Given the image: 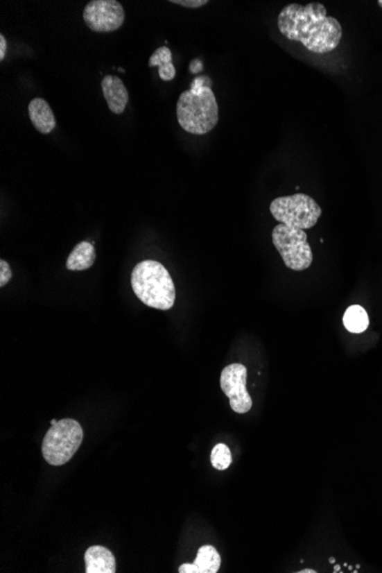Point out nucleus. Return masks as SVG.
I'll list each match as a JSON object with an SVG mask.
<instances>
[{"label":"nucleus","mask_w":382,"mask_h":573,"mask_svg":"<svg viewBox=\"0 0 382 573\" xmlns=\"http://www.w3.org/2000/svg\"><path fill=\"white\" fill-rule=\"evenodd\" d=\"M278 28L288 40L300 42L317 54L332 52L342 38V26L339 21L329 17L327 8L320 3L285 6L278 15Z\"/></svg>","instance_id":"nucleus-1"},{"label":"nucleus","mask_w":382,"mask_h":573,"mask_svg":"<svg viewBox=\"0 0 382 573\" xmlns=\"http://www.w3.org/2000/svg\"><path fill=\"white\" fill-rule=\"evenodd\" d=\"M132 289L141 302L155 309L168 310L175 302V287L163 264L144 260L132 271Z\"/></svg>","instance_id":"nucleus-2"},{"label":"nucleus","mask_w":382,"mask_h":573,"mask_svg":"<svg viewBox=\"0 0 382 573\" xmlns=\"http://www.w3.org/2000/svg\"><path fill=\"white\" fill-rule=\"evenodd\" d=\"M177 116L181 128L188 133H209L219 121V105L212 88L191 86L183 92L177 101Z\"/></svg>","instance_id":"nucleus-3"},{"label":"nucleus","mask_w":382,"mask_h":573,"mask_svg":"<svg viewBox=\"0 0 382 573\" xmlns=\"http://www.w3.org/2000/svg\"><path fill=\"white\" fill-rule=\"evenodd\" d=\"M83 428L78 421L62 419L52 425L44 437L42 452L44 459L52 466L68 463L82 445Z\"/></svg>","instance_id":"nucleus-4"},{"label":"nucleus","mask_w":382,"mask_h":573,"mask_svg":"<svg viewBox=\"0 0 382 573\" xmlns=\"http://www.w3.org/2000/svg\"><path fill=\"white\" fill-rule=\"evenodd\" d=\"M270 212L279 223L306 230L316 225L322 209L311 196L295 194L274 199L270 204Z\"/></svg>","instance_id":"nucleus-5"},{"label":"nucleus","mask_w":382,"mask_h":573,"mask_svg":"<svg viewBox=\"0 0 382 573\" xmlns=\"http://www.w3.org/2000/svg\"><path fill=\"white\" fill-rule=\"evenodd\" d=\"M271 238L288 269L302 271L311 267L314 257L304 230L279 223L272 229Z\"/></svg>","instance_id":"nucleus-6"},{"label":"nucleus","mask_w":382,"mask_h":573,"mask_svg":"<svg viewBox=\"0 0 382 573\" xmlns=\"http://www.w3.org/2000/svg\"><path fill=\"white\" fill-rule=\"evenodd\" d=\"M246 379L248 368L239 363L228 365L221 372L220 386L236 413H248L253 405L252 397L246 389Z\"/></svg>","instance_id":"nucleus-7"},{"label":"nucleus","mask_w":382,"mask_h":573,"mask_svg":"<svg viewBox=\"0 0 382 573\" xmlns=\"http://www.w3.org/2000/svg\"><path fill=\"white\" fill-rule=\"evenodd\" d=\"M83 17L95 33H112L125 21V10L116 0H92L86 5Z\"/></svg>","instance_id":"nucleus-8"},{"label":"nucleus","mask_w":382,"mask_h":573,"mask_svg":"<svg viewBox=\"0 0 382 573\" xmlns=\"http://www.w3.org/2000/svg\"><path fill=\"white\" fill-rule=\"evenodd\" d=\"M102 92L110 110L116 114H123L128 103V92L121 78L107 76L101 83Z\"/></svg>","instance_id":"nucleus-9"},{"label":"nucleus","mask_w":382,"mask_h":573,"mask_svg":"<svg viewBox=\"0 0 382 573\" xmlns=\"http://www.w3.org/2000/svg\"><path fill=\"white\" fill-rule=\"evenodd\" d=\"M86 573H114L116 558L108 548L92 546L85 553Z\"/></svg>","instance_id":"nucleus-10"},{"label":"nucleus","mask_w":382,"mask_h":573,"mask_svg":"<svg viewBox=\"0 0 382 573\" xmlns=\"http://www.w3.org/2000/svg\"><path fill=\"white\" fill-rule=\"evenodd\" d=\"M28 110L31 123L40 133L49 134L55 128V117L49 103L44 99H33L29 103Z\"/></svg>","instance_id":"nucleus-11"},{"label":"nucleus","mask_w":382,"mask_h":573,"mask_svg":"<svg viewBox=\"0 0 382 573\" xmlns=\"http://www.w3.org/2000/svg\"><path fill=\"white\" fill-rule=\"evenodd\" d=\"M95 248L89 241H80L76 245L67 260V269L71 271H82L89 269L94 264Z\"/></svg>","instance_id":"nucleus-12"},{"label":"nucleus","mask_w":382,"mask_h":573,"mask_svg":"<svg viewBox=\"0 0 382 573\" xmlns=\"http://www.w3.org/2000/svg\"><path fill=\"white\" fill-rule=\"evenodd\" d=\"M150 67H158L159 77L164 82L173 80L175 77V68L172 63V52L166 46L156 49V52L150 56L149 60Z\"/></svg>","instance_id":"nucleus-13"},{"label":"nucleus","mask_w":382,"mask_h":573,"mask_svg":"<svg viewBox=\"0 0 382 573\" xmlns=\"http://www.w3.org/2000/svg\"><path fill=\"white\" fill-rule=\"evenodd\" d=\"M369 324V315L366 310L358 305L350 306L343 315V325L350 333L360 334L365 332Z\"/></svg>","instance_id":"nucleus-14"},{"label":"nucleus","mask_w":382,"mask_h":573,"mask_svg":"<svg viewBox=\"0 0 382 573\" xmlns=\"http://www.w3.org/2000/svg\"><path fill=\"white\" fill-rule=\"evenodd\" d=\"M193 564L198 569V573H216L221 565V557L216 548L205 545L200 548Z\"/></svg>","instance_id":"nucleus-15"},{"label":"nucleus","mask_w":382,"mask_h":573,"mask_svg":"<svg viewBox=\"0 0 382 573\" xmlns=\"http://www.w3.org/2000/svg\"><path fill=\"white\" fill-rule=\"evenodd\" d=\"M232 456L228 446L223 443L216 444L211 453V463L218 470H225L232 465Z\"/></svg>","instance_id":"nucleus-16"},{"label":"nucleus","mask_w":382,"mask_h":573,"mask_svg":"<svg viewBox=\"0 0 382 573\" xmlns=\"http://www.w3.org/2000/svg\"><path fill=\"white\" fill-rule=\"evenodd\" d=\"M12 278V271L7 261L0 260V287H3Z\"/></svg>","instance_id":"nucleus-17"},{"label":"nucleus","mask_w":382,"mask_h":573,"mask_svg":"<svg viewBox=\"0 0 382 573\" xmlns=\"http://www.w3.org/2000/svg\"><path fill=\"white\" fill-rule=\"evenodd\" d=\"M171 3L181 5V6L189 7V8H198L209 3L207 0H171Z\"/></svg>","instance_id":"nucleus-18"},{"label":"nucleus","mask_w":382,"mask_h":573,"mask_svg":"<svg viewBox=\"0 0 382 573\" xmlns=\"http://www.w3.org/2000/svg\"><path fill=\"white\" fill-rule=\"evenodd\" d=\"M179 572L180 573H198V569L193 563L182 564L179 567Z\"/></svg>","instance_id":"nucleus-19"},{"label":"nucleus","mask_w":382,"mask_h":573,"mask_svg":"<svg viewBox=\"0 0 382 573\" xmlns=\"http://www.w3.org/2000/svg\"><path fill=\"white\" fill-rule=\"evenodd\" d=\"M7 40L3 35H0V61H3L6 58Z\"/></svg>","instance_id":"nucleus-20"},{"label":"nucleus","mask_w":382,"mask_h":573,"mask_svg":"<svg viewBox=\"0 0 382 573\" xmlns=\"http://www.w3.org/2000/svg\"><path fill=\"white\" fill-rule=\"evenodd\" d=\"M299 573H317V571L311 570V569H304V570L299 571Z\"/></svg>","instance_id":"nucleus-21"},{"label":"nucleus","mask_w":382,"mask_h":573,"mask_svg":"<svg viewBox=\"0 0 382 573\" xmlns=\"http://www.w3.org/2000/svg\"><path fill=\"white\" fill-rule=\"evenodd\" d=\"M340 569H341V567H340V565H338V564L337 565H334V572H340Z\"/></svg>","instance_id":"nucleus-22"},{"label":"nucleus","mask_w":382,"mask_h":573,"mask_svg":"<svg viewBox=\"0 0 382 573\" xmlns=\"http://www.w3.org/2000/svg\"><path fill=\"white\" fill-rule=\"evenodd\" d=\"M330 563H336V558H334V557H330Z\"/></svg>","instance_id":"nucleus-23"},{"label":"nucleus","mask_w":382,"mask_h":573,"mask_svg":"<svg viewBox=\"0 0 382 573\" xmlns=\"http://www.w3.org/2000/svg\"><path fill=\"white\" fill-rule=\"evenodd\" d=\"M56 422H58V420H55V419H53V420L51 421V425H55Z\"/></svg>","instance_id":"nucleus-24"},{"label":"nucleus","mask_w":382,"mask_h":573,"mask_svg":"<svg viewBox=\"0 0 382 573\" xmlns=\"http://www.w3.org/2000/svg\"><path fill=\"white\" fill-rule=\"evenodd\" d=\"M378 3H379V6L382 8V0H379V1H378Z\"/></svg>","instance_id":"nucleus-25"}]
</instances>
